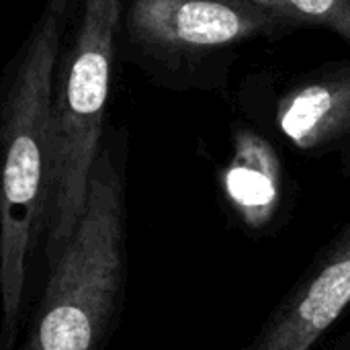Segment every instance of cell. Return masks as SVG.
<instances>
[{
	"label": "cell",
	"mask_w": 350,
	"mask_h": 350,
	"mask_svg": "<svg viewBox=\"0 0 350 350\" xmlns=\"http://www.w3.org/2000/svg\"><path fill=\"white\" fill-rule=\"evenodd\" d=\"M74 0H47L10 80L0 123V350H12L27 258L45 226L53 166V82Z\"/></svg>",
	"instance_id": "cell-1"
},
{
	"label": "cell",
	"mask_w": 350,
	"mask_h": 350,
	"mask_svg": "<svg viewBox=\"0 0 350 350\" xmlns=\"http://www.w3.org/2000/svg\"><path fill=\"white\" fill-rule=\"evenodd\" d=\"M123 283V187L111 152L94 162L86 205L51 277L23 350H98Z\"/></svg>",
	"instance_id": "cell-2"
},
{
	"label": "cell",
	"mask_w": 350,
	"mask_h": 350,
	"mask_svg": "<svg viewBox=\"0 0 350 350\" xmlns=\"http://www.w3.org/2000/svg\"><path fill=\"white\" fill-rule=\"evenodd\" d=\"M121 8L123 0H82L72 43L57 59L51 105L53 166L45 219L51 265L70 242L86 205L111 90Z\"/></svg>",
	"instance_id": "cell-3"
},
{
	"label": "cell",
	"mask_w": 350,
	"mask_h": 350,
	"mask_svg": "<svg viewBox=\"0 0 350 350\" xmlns=\"http://www.w3.org/2000/svg\"><path fill=\"white\" fill-rule=\"evenodd\" d=\"M125 33L146 53L197 59L293 27L252 0H129Z\"/></svg>",
	"instance_id": "cell-4"
},
{
	"label": "cell",
	"mask_w": 350,
	"mask_h": 350,
	"mask_svg": "<svg viewBox=\"0 0 350 350\" xmlns=\"http://www.w3.org/2000/svg\"><path fill=\"white\" fill-rule=\"evenodd\" d=\"M350 306V226L275 314L254 350H312Z\"/></svg>",
	"instance_id": "cell-5"
},
{
	"label": "cell",
	"mask_w": 350,
	"mask_h": 350,
	"mask_svg": "<svg viewBox=\"0 0 350 350\" xmlns=\"http://www.w3.org/2000/svg\"><path fill=\"white\" fill-rule=\"evenodd\" d=\"M277 125L301 152L350 142V64L328 66L295 84L277 105Z\"/></svg>",
	"instance_id": "cell-6"
},
{
	"label": "cell",
	"mask_w": 350,
	"mask_h": 350,
	"mask_svg": "<svg viewBox=\"0 0 350 350\" xmlns=\"http://www.w3.org/2000/svg\"><path fill=\"white\" fill-rule=\"evenodd\" d=\"M224 189L242 219L262 228L281 201V166L273 146L252 131H240L224 172Z\"/></svg>",
	"instance_id": "cell-7"
},
{
	"label": "cell",
	"mask_w": 350,
	"mask_h": 350,
	"mask_svg": "<svg viewBox=\"0 0 350 350\" xmlns=\"http://www.w3.org/2000/svg\"><path fill=\"white\" fill-rule=\"evenodd\" d=\"M289 27L318 25L350 43V0H252Z\"/></svg>",
	"instance_id": "cell-8"
}]
</instances>
